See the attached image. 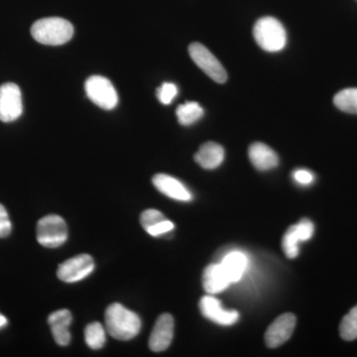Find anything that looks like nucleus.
I'll return each mask as SVG.
<instances>
[{"mask_svg":"<svg viewBox=\"0 0 357 357\" xmlns=\"http://www.w3.org/2000/svg\"><path fill=\"white\" fill-rule=\"evenodd\" d=\"M293 177L296 182L301 185H310L314 181V175L310 171L297 170L293 174Z\"/></svg>","mask_w":357,"mask_h":357,"instance_id":"nucleus-28","label":"nucleus"},{"mask_svg":"<svg viewBox=\"0 0 357 357\" xmlns=\"http://www.w3.org/2000/svg\"><path fill=\"white\" fill-rule=\"evenodd\" d=\"M178 123L189 126L203 117L204 109L198 102H188L178 105L176 110Z\"/></svg>","mask_w":357,"mask_h":357,"instance_id":"nucleus-18","label":"nucleus"},{"mask_svg":"<svg viewBox=\"0 0 357 357\" xmlns=\"http://www.w3.org/2000/svg\"><path fill=\"white\" fill-rule=\"evenodd\" d=\"M72 314L68 310H59L52 312L48 318V324L51 328L54 340L61 347L70 344V333L69 326L72 324Z\"/></svg>","mask_w":357,"mask_h":357,"instance_id":"nucleus-13","label":"nucleus"},{"mask_svg":"<svg viewBox=\"0 0 357 357\" xmlns=\"http://www.w3.org/2000/svg\"><path fill=\"white\" fill-rule=\"evenodd\" d=\"M7 324H8V321H7L6 317H4L3 314L0 312V330H1V328H6Z\"/></svg>","mask_w":357,"mask_h":357,"instance_id":"nucleus-29","label":"nucleus"},{"mask_svg":"<svg viewBox=\"0 0 357 357\" xmlns=\"http://www.w3.org/2000/svg\"><path fill=\"white\" fill-rule=\"evenodd\" d=\"M174 337V319L170 314H163L157 319L149 337L152 351L161 352L170 347Z\"/></svg>","mask_w":357,"mask_h":357,"instance_id":"nucleus-11","label":"nucleus"},{"mask_svg":"<svg viewBox=\"0 0 357 357\" xmlns=\"http://www.w3.org/2000/svg\"><path fill=\"white\" fill-rule=\"evenodd\" d=\"M300 241V237L296 230V225H291L282 239V248H283L284 253L290 259L299 255Z\"/></svg>","mask_w":357,"mask_h":357,"instance_id":"nucleus-22","label":"nucleus"},{"mask_svg":"<svg viewBox=\"0 0 357 357\" xmlns=\"http://www.w3.org/2000/svg\"><path fill=\"white\" fill-rule=\"evenodd\" d=\"M195 160L202 168L213 170L222 165L225 160V150L218 143H204L195 155Z\"/></svg>","mask_w":357,"mask_h":357,"instance_id":"nucleus-16","label":"nucleus"},{"mask_svg":"<svg viewBox=\"0 0 357 357\" xmlns=\"http://www.w3.org/2000/svg\"><path fill=\"white\" fill-rule=\"evenodd\" d=\"M13 229L6 208L0 204V238H4L10 234Z\"/></svg>","mask_w":357,"mask_h":357,"instance_id":"nucleus-26","label":"nucleus"},{"mask_svg":"<svg viewBox=\"0 0 357 357\" xmlns=\"http://www.w3.org/2000/svg\"><path fill=\"white\" fill-rule=\"evenodd\" d=\"M105 331L98 321L89 324L84 330V340L89 349H100L105 344Z\"/></svg>","mask_w":357,"mask_h":357,"instance_id":"nucleus-20","label":"nucleus"},{"mask_svg":"<svg viewBox=\"0 0 357 357\" xmlns=\"http://www.w3.org/2000/svg\"><path fill=\"white\" fill-rule=\"evenodd\" d=\"M253 36L260 48L267 52H279L287 44V33L280 21L271 16L260 18L253 28Z\"/></svg>","mask_w":357,"mask_h":357,"instance_id":"nucleus-3","label":"nucleus"},{"mask_svg":"<svg viewBox=\"0 0 357 357\" xmlns=\"http://www.w3.org/2000/svg\"><path fill=\"white\" fill-rule=\"evenodd\" d=\"M333 103L342 112L357 114V88L342 89L333 98Z\"/></svg>","mask_w":357,"mask_h":357,"instance_id":"nucleus-19","label":"nucleus"},{"mask_svg":"<svg viewBox=\"0 0 357 357\" xmlns=\"http://www.w3.org/2000/svg\"><path fill=\"white\" fill-rule=\"evenodd\" d=\"M36 236L38 243L44 248H60L68 238L67 225L59 215H46L37 223Z\"/></svg>","mask_w":357,"mask_h":357,"instance_id":"nucleus-4","label":"nucleus"},{"mask_svg":"<svg viewBox=\"0 0 357 357\" xmlns=\"http://www.w3.org/2000/svg\"><path fill=\"white\" fill-rule=\"evenodd\" d=\"M155 188L169 198L180 202H191L192 192L178 178L166 174H157L152 178Z\"/></svg>","mask_w":357,"mask_h":357,"instance_id":"nucleus-12","label":"nucleus"},{"mask_svg":"<svg viewBox=\"0 0 357 357\" xmlns=\"http://www.w3.org/2000/svg\"><path fill=\"white\" fill-rule=\"evenodd\" d=\"M105 326L107 332L115 340H129L139 333L141 319L135 312L114 303L105 311Z\"/></svg>","mask_w":357,"mask_h":357,"instance_id":"nucleus-1","label":"nucleus"},{"mask_svg":"<svg viewBox=\"0 0 357 357\" xmlns=\"http://www.w3.org/2000/svg\"><path fill=\"white\" fill-rule=\"evenodd\" d=\"M295 225L301 241H307L312 238L314 231V223L311 220H307V218H303L302 220H300L299 223Z\"/></svg>","mask_w":357,"mask_h":357,"instance_id":"nucleus-25","label":"nucleus"},{"mask_svg":"<svg viewBox=\"0 0 357 357\" xmlns=\"http://www.w3.org/2000/svg\"><path fill=\"white\" fill-rule=\"evenodd\" d=\"M95 270V261L89 255L70 258L58 268L57 276L66 283H76L84 280Z\"/></svg>","mask_w":357,"mask_h":357,"instance_id":"nucleus-7","label":"nucleus"},{"mask_svg":"<svg viewBox=\"0 0 357 357\" xmlns=\"http://www.w3.org/2000/svg\"><path fill=\"white\" fill-rule=\"evenodd\" d=\"M23 112L22 95L20 86L13 83L0 86V121L13 122Z\"/></svg>","mask_w":357,"mask_h":357,"instance_id":"nucleus-8","label":"nucleus"},{"mask_svg":"<svg viewBox=\"0 0 357 357\" xmlns=\"http://www.w3.org/2000/svg\"><path fill=\"white\" fill-rule=\"evenodd\" d=\"M189 54L195 64L198 66L199 69L203 70L204 74L208 75L215 83L223 84L227 82V70L220 64V61L203 44L195 42L190 45Z\"/></svg>","mask_w":357,"mask_h":357,"instance_id":"nucleus-6","label":"nucleus"},{"mask_svg":"<svg viewBox=\"0 0 357 357\" xmlns=\"http://www.w3.org/2000/svg\"><path fill=\"white\" fill-rule=\"evenodd\" d=\"M248 155L251 163L257 170L268 171L278 166V155L264 143H253L249 147Z\"/></svg>","mask_w":357,"mask_h":357,"instance_id":"nucleus-14","label":"nucleus"},{"mask_svg":"<svg viewBox=\"0 0 357 357\" xmlns=\"http://www.w3.org/2000/svg\"><path fill=\"white\" fill-rule=\"evenodd\" d=\"M340 337L347 342L357 338V306L352 307L349 314L342 319L340 326Z\"/></svg>","mask_w":357,"mask_h":357,"instance_id":"nucleus-21","label":"nucleus"},{"mask_svg":"<svg viewBox=\"0 0 357 357\" xmlns=\"http://www.w3.org/2000/svg\"><path fill=\"white\" fill-rule=\"evenodd\" d=\"M220 265H222L223 271L229 277V281L231 283H236L241 280L245 272L246 266H248V258L243 253L234 251V252H230L229 255L225 256Z\"/></svg>","mask_w":357,"mask_h":357,"instance_id":"nucleus-17","label":"nucleus"},{"mask_svg":"<svg viewBox=\"0 0 357 357\" xmlns=\"http://www.w3.org/2000/svg\"><path fill=\"white\" fill-rule=\"evenodd\" d=\"M231 284L220 263H213L204 269L203 287L211 295L222 292Z\"/></svg>","mask_w":357,"mask_h":357,"instance_id":"nucleus-15","label":"nucleus"},{"mask_svg":"<svg viewBox=\"0 0 357 357\" xmlns=\"http://www.w3.org/2000/svg\"><path fill=\"white\" fill-rule=\"evenodd\" d=\"M86 93L89 100L100 109H114L119 102V96L114 84L107 77L93 76L86 79Z\"/></svg>","mask_w":357,"mask_h":357,"instance_id":"nucleus-5","label":"nucleus"},{"mask_svg":"<svg viewBox=\"0 0 357 357\" xmlns=\"http://www.w3.org/2000/svg\"><path fill=\"white\" fill-rule=\"evenodd\" d=\"M165 220H167V218L161 211L153 210V208L143 211L140 217L141 225H142L143 229L146 230L147 232L149 231L150 229H153L155 225H158V223Z\"/></svg>","mask_w":357,"mask_h":357,"instance_id":"nucleus-23","label":"nucleus"},{"mask_svg":"<svg viewBox=\"0 0 357 357\" xmlns=\"http://www.w3.org/2000/svg\"><path fill=\"white\" fill-rule=\"evenodd\" d=\"M174 229H175V225L171 220H165L155 225L153 229L148 231V234L151 236L158 237L170 234V232L173 231Z\"/></svg>","mask_w":357,"mask_h":357,"instance_id":"nucleus-27","label":"nucleus"},{"mask_svg":"<svg viewBox=\"0 0 357 357\" xmlns=\"http://www.w3.org/2000/svg\"><path fill=\"white\" fill-rule=\"evenodd\" d=\"M177 95V86L173 83H164L157 89V98H158L159 102L163 105H170Z\"/></svg>","mask_w":357,"mask_h":357,"instance_id":"nucleus-24","label":"nucleus"},{"mask_svg":"<svg viewBox=\"0 0 357 357\" xmlns=\"http://www.w3.org/2000/svg\"><path fill=\"white\" fill-rule=\"evenodd\" d=\"M295 326V314L291 312L281 314L267 328L265 333V344L270 349H275L285 344L293 335Z\"/></svg>","mask_w":357,"mask_h":357,"instance_id":"nucleus-9","label":"nucleus"},{"mask_svg":"<svg viewBox=\"0 0 357 357\" xmlns=\"http://www.w3.org/2000/svg\"><path fill=\"white\" fill-rule=\"evenodd\" d=\"M31 34L40 44L60 46L72 39L74 27L63 18H42L32 25Z\"/></svg>","mask_w":357,"mask_h":357,"instance_id":"nucleus-2","label":"nucleus"},{"mask_svg":"<svg viewBox=\"0 0 357 357\" xmlns=\"http://www.w3.org/2000/svg\"><path fill=\"white\" fill-rule=\"evenodd\" d=\"M199 310L204 318L220 326L234 325L239 319V312L223 309L222 303L211 296H204L199 301Z\"/></svg>","mask_w":357,"mask_h":357,"instance_id":"nucleus-10","label":"nucleus"}]
</instances>
